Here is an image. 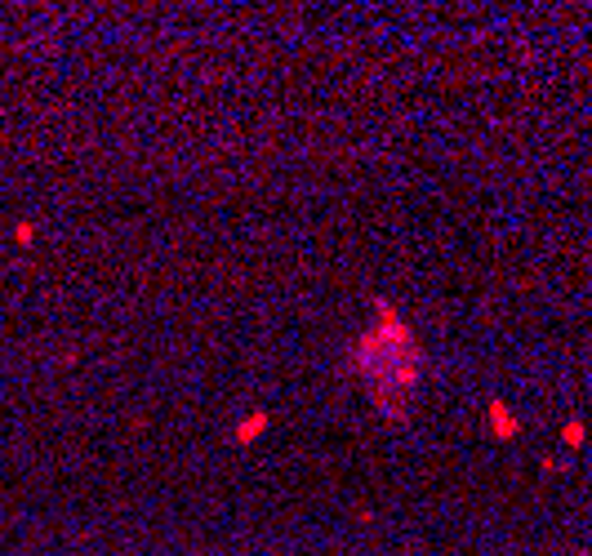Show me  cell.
Masks as SVG:
<instances>
[{
	"mask_svg": "<svg viewBox=\"0 0 592 556\" xmlns=\"http://www.w3.org/2000/svg\"><path fill=\"white\" fill-rule=\"evenodd\" d=\"M14 240H18V245H31V240H36V223H18L14 227Z\"/></svg>",
	"mask_w": 592,
	"mask_h": 556,
	"instance_id": "5",
	"label": "cell"
},
{
	"mask_svg": "<svg viewBox=\"0 0 592 556\" xmlns=\"http://www.w3.org/2000/svg\"><path fill=\"white\" fill-rule=\"evenodd\" d=\"M584 441H588V423H584V418H570V423H565V427H561V445H570V450H579V445H584Z\"/></svg>",
	"mask_w": 592,
	"mask_h": 556,
	"instance_id": "4",
	"label": "cell"
},
{
	"mask_svg": "<svg viewBox=\"0 0 592 556\" xmlns=\"http://www.w3.org/2000/svg\"><path fill=\"white\" fill-rule=\"evenodd\" d=\"M423 365H428L423 343L396 312V303L392 298H370V325L347 347V370L366 383L374 409L388 418H405V401L419 392Z\"/></svg>",
	"mask_w": 592,
	"mask_h": 556,
	"instance_id": "1",
	"label": "cell"
},
{
	"mask_svg": "<svg viewBox=\"0 0 592 556\" xmlns=\"http://www.w3.org/2000/svg\"><path fill=\"white\" fill-rule=\"evenodd\" d=\"M588 556H592V552H588Z\"/></svg>",
	"mask_w": 592,
	"mask_h": 556,
	"instance_id": "6",
	"label": "cell"
},
{
	"mask_svg": "<svg viewBox=\"0 0 592 556\" xmlns=\"http://www.w3.org/2000/svg\"><path fill=\"white\" fill-rule=\"evenodd\" d=\"M268 427H272V409H250L245 418H236V427H232V445H254V441H259Z\"/></svg>",
	"mask_w": 592,
	"mask_h": 556,
	"instance_id": "3",
	"label": "cell"
},
{
	"mask_svg": "<svg viewBox=\"0 0 592 556\" xmlns=\"http://www.w3.org/2000/svg\"><path fill=\"white\" fill-rule=\"evenodd\" d=\"M486 432L494 441H517L521 437V418L507 409V401H486Z\"/></svg>",
	"mask_w": 592,
	"mask_h": 556,
	"instance_id": "2",
	"label": "cell"
}]
</instances>
